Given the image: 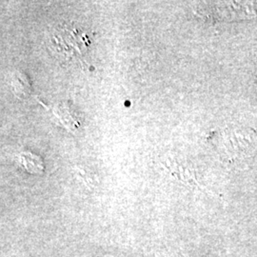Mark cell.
I'll list each match as a JSON object with an SVG mask.
<instances>
[{
	"label": "cell",
	"mask_w": 257,
	"mask_h": 257,
	"mask_svg": "<svg viewBox=\"0 0 257 257\" xmlns=\"http://www.w3.org/2000/svg\"><path fill=\"white\" fill-rule=\"evenodd\" d=\"M225 150L230 156L246 155L257 147V133L251 128H232L224 135Z\"/></svg>",
	"instance_id": "cell-1"
},
{
	"label": "cell",
	"mask_w": 257,
	"mask_h": 257,
	"mask_svg": "<svg viewBox=\"0 0 257 257\" xmlns=\"http://www.w3.org/2000/svg\"><path fill=\"white\" fill-rule=\"evenodd\" d=\"M20 162L21 165L23 166L24 169L30 174L42 175L44 172L42 159L39 156L31 154L30 152H24L20 155Z\"/></svg>",
	"instance_id": "cell-2"
}]
</instances>
